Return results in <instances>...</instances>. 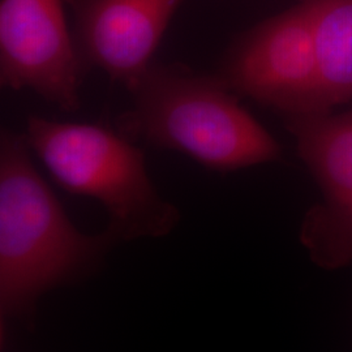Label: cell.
<instances>
[{
	"instance_id": "ba28073f",
	"label": "cell",
	"mask_w": 352,
	"mask_h": 352,
	"mask_svg": "<svg viewBox=\"0 0 352 352\" xmlns=\"http://www.w3.org/2000/svg\"><path fill=\"white\" fill-rule=\"evenodd\" d=\"M315 33L327 111L352 101V0H299Z\"/></svg>"
},
{
	"instance_id": "52a82bcc",
	"label": "cell",
	"mask_w": 352,
	"mask_h": 352,
	"mask_svg": "<svg viewBox=\"0 0 352 352\" xmlns=\"http://www.w3.org/2000/svg\"><path fill=\"white\" fill-rule=\"evenodd\" d=\"M76 42L87 64L126 88L151 68L164 30L182 0H69Z\"/></svg>"
},
{
	"instance_id": "7a4b0ae2",
	"label": "cell",
	"mask_w": 352,
	"mask_h": 352,
	"mask_svg": "<svg viewBox=\"0 0 352 352\" xmlns=\"http://www.w3.org/2000/svg\"><path fill=\"white\" fill-rule=\"evenodd\" d=\"M133 109L119 120L128 139L180 151L215 171L277 161L280 146L221 78L153 65L131 89Z\"/></svg>"
},
{
	"instance_id": "3957f363",
	"label": "cell",
	"mask_w": 352,
	"mask_h": 352,
	"mask_svg": "<svg viewBox=\"0 0 352 352\" xmlns=\"http://www.w3.org/2000/svg\"><path fill=\"white\" fill-rule=\"evenodd\" d=\"M25 136L62 188L101 202L110 217L107 230L119 241L162 238L177 226L179 209L161 197L144 151L123 133L30 116Z\"/></svg>"
},
{
	"instance_id": "277c9868",
	"label": "cell",
	"mask_w": 352,
	"mask_h": 352,
	"mask_svg": "<svg viewBox=\"0 0 352 352\" xmlns=\"http://www.w3.org/2000/svg\"><path fill=\"white\" fill-rule=\"evenodd\" d=\"M221 80L283 116L327 111L314 26L302 1L247 33Z\"/></svg>"
},
{
	"instance_id": "5b68a950",
	"label": "cell",
	"mask_w": 352,
	"mask_h": 352,
	"mask_svg": "<svg viewBox=\"0 0 352 352\" xmlns=\"http://www.w3.org/2000/svg\"><path fill=\"white\" fill-rule=\"evenodd\" d=\"M87 65L67 25L62 0L0 1V81L30 89L72 113Z\"/></svg>"
},
{
	"instance_id": "8992f818",
	"label": "cell",
	"mask_w": 352,
	"mask_h": 352,
	"mask_svg": "<svg viewBox=\"0 0 352 352\" xmlns=\"http://www.w3.org/2000/svg\"><path fill=\"white\" fill-rule=\"evenodd\" d=\"M285 120L324 195L307 213L300 239L316 264L336 269L340 231L352 213V110L285 115Z\"/></svg>"
},
{
	"instance_id": "9c48e42d",
	"label": "cell",
	"mask_w": 352,
	"mask_h": 352,
	"mask_svg": "<svg viewBox=\"0 0 352 352\" xmlns=\"http://www.w3.org/2000/svg\"><path fill=\"white\" fill-rule=\"evenodd\" d=\"M338 266L349 264L352 260V213L346 219L340 231L338 252H337Z\"/></svg>"
},
{
	"instance_id": "6da1fadb",
	"label": "cell",
	"mask_w": 352,
	"mask_h": 352,
	"mask_svg": "<svg viewBox=\"0 0 352 352\" xmlns=\"http://www.w3.org/2000/svg\"><path fill=\"white\" fill-rule=\"evenodd\" d=\"M26 136L0 138V316L30 322L41 295L94 272L119 243L80 232L30 158Z\"/></svg>"
}]
</instances>
